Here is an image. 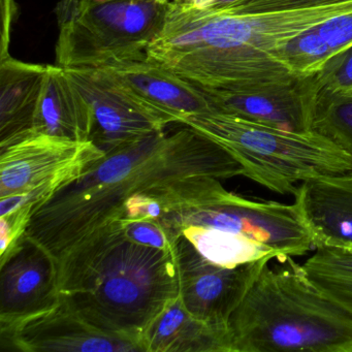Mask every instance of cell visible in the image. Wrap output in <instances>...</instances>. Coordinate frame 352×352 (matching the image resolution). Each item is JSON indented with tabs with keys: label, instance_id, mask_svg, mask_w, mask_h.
I'll list each match as a JSON object with an SVG mask.
<instances>
[{
	"label": "cell",
	"instance_id": "obj_1",
	"mask_svg": "<svg viewBox=\"0 0 352 352\" xmlns=\"http://www.w3.org/2000/svg\"><path fill=\"white\" fill-rule=\"evenodd\" d=\"M168 127L107 154L32 210L24 238L52 258L55 275L109 230L127 199L153 195L175 213L218 199L228 191L222 181L243 176L242 164L213 140L188 125Z\"/></svg>",
	"mask_w": 352,
	"mask_h": 352
},
{
	"label": "cell",
	"instance_id": "obj_2",
	"mask_svg": "<svg viewBox=\"0 0 352 352\" xmlns=\"http://www.w3.org/2000/svg\"><path fill=\"white\" fill-rule=\"evenodd\" d=\"M263 267L230 319L232 352H352V313L294 257Z\"/></svg>",
	"mask_w": 352,
	"mask_h": 352
},
{
	"label": "cell",
	"instance_id": "obj_3",
	"mask_svg": "<svg viewBox=\"0 0 352 352\" xmlns=\"http://www.w3.org/2000/svg\"><path fill=\"white\" fill-rule=\"evenodd\" d=\"M352 12V0L333 5L238 13L228 8L187 7L181 32L193 60L232 83H277L294 76L279 51L296 36Z\"/></svg>",
	"mask_w": 352,
	"mask_h": 352
},
{
	"label": "cell",
	"instance_id": "obj_4",
	"mask_svg": "<svg viewBox=\"0 0 352 352\" xmlns=\"http://www.w3.org/2000/svg\"><path fill=\"white\" fill-rule=\"evenodd\" d=\"M60 296L96 327L127 338L143 350L146 329L180 296L177 244L158 249L123 241L98 257Z\"/></svg>",
	"mask_w": 352,
	"mask_h": 352
},
{
	"label": "cell",
	"instance_id": "obj_5",
	"mask_svg": "<svg viewBox=\"0 0 352 352\" xmlns=\"http://www.w3.org/2000/svg\"><path fill=\"white\" fill-rule=\"evenodd\" d=\"M181 124L226 148L242 164L243 176L279 195H294L310 179L352 170V158L313 131L292 133L216 110Z\"/></svg>",
	"mask_w": 352,
	"mask_h": 352
},
{
	"label": "cell",
	"instance_id": "obj_6",
	"mask_svg": "<svg viewBox=\"0 0 352 352\" xmlns=\"http://www.w3.org/2000/svg\"><path fill=\"white\" fill-rule=\"evenodd\" d=\"M168 1L59 0L55 65L65 69H104L146 56L160 34Z\"/></svg>",
	"mask_w": 352,
	"mask_h": 352
},
{
	"label": "cell",
	"instance_id": "obj_7",
	"mask_svg": "<svg viewBox=\"0 0 352 352\" xmlns=\"http://www.w3.org/2000/svg\"><path fill=\"white\" fill-rule=\"evenodd\" d=\"M162 224L176 238L189 226L243 234L275 249L281 259L302 256L315 249L314 236L296 203L251 201L228 190L205 205L168 214Z\"/></svg>",
	"mask_w": 352,
	"mask_h": 352
},
{
	"label": "cell",
	"instance_id": "obj_8",
	"mask_svg": "<svg viewBox=\"0 0 352 352\" xmlns=\"http://www.w3.org/2000/svg\"><path fill=\"white\" fill-rule=\"evenodd\" d=\"M106 156L92 141L28 133L0 146V197L28 192L38 207Z\"/></svg>",
	"mask_w": 352,
	"mask_h": 352
},
{
	"label": "cell",
	"instance_id": "obj_9",
	"mask_svg": "<svg viewBox=\"0 0 352 352\" xmlns=\"http://www.w3.org/2000/svg\"><path fill=\"white\" fill-rule=\"evenodd\" d=\"M1 322V344L20 351H143L122 336L109 333L86 319L65 296L43 310Z\"/></svg>",
	"mask_w": 352,
	"mask_h": 352
},
{
	"label": "cell",
	"instance_id": "obj_10",
	"mask_svg": "<svg viewBox=\"0 0 352 352\" xmlns=\"http://www.w3.org/2000/svg\"><path fill=\"white\" fill-rule=\"evenodd\" d=\"M94 113L91 141L106 154L173 125L102 69H65Z\"/></svg>",
	"mask_w": 352,
	"mask_h": 352
},
{
	"label": "cell",
	"instance_id": "obj_11",
	"mask_svg": "<svg viewBox=\"0 0 352 352\" xmlns=\"http://www.w3.org/2000/svg\"><path fill=\"white\" fill-rule=\"evenodd\" d=\"M180 296L187 310L217 329L230 331V317L271 258L236 267L214 265L181 236L177 241Z\"/></svg>",
	"mask_w": 352,
	"mask_h": 352
},
{
	"label": "cell",
	"instance_id": "obj_12",
	"mask_svg": "<svg viewBox=\"0 0 352 352\" xmlns=\"http://www.w3.org/2000/svg\"><path fill=\"white\" fill-rule=\"evenodd\" d=\"M320 87L316 75L236 90L201 89L212 110L292 133L311 131Z\"/></svg>",
	"mask_w": 352,
	"mask_h": 352
},
{
	"label": "cell",
	"instance_id": "obj_13",
	"mask_svg": "<svg viewBox=\"0 0 352 352\" xmlns=\"http://www.w3.org/2000/svg\"><path fill=\"white\" fill-rule=\"evenodd\" d=\"M0 261V321L32 314L56 302L54 263L38 245L23 236Z\"/></svg>",
	"mask_w": 352,
	"mask_h": 352
},
{
	"label": "cell",
	"instance_id": "obj_14",
	"mask_svg": "<svg viewBox=\"0 0 352 352\" xmlns=\"http://www.w3.org/2000/svg\"><path fill=\"white\" fill-rule=\"evenodd\" d=\"M102 69L173 124L212 110L201 88L149 60L147 56L115 63Z\"/></svg>",
	"mask_w": 352,
	"mask_h": 352
},
{
	"label": "cell",
	"instance_id": "obj_15",
	"mask_svg": "<svg viewBox=\"0 0 352 352\" xmlns=\"http://www.w3.org/2000/svg\"><path fill=\"white\" fill-rule=\"evenodd\" d=\"M294 195L314 236L315 249H352V170L310 179L298 185Z\"/></svg>",
	"mask_w": 352,
	"mask_h": 352
},
{
	"label": "cell",
	"instance_id": "obj_16",
	"mask_svg": "<svg viewBox=\"0 0 352 352\" xmlns=\"http://www.w3.org/2000/svg\"><path fill=\"white\" fill-rule=\"evenodd\" d=\"M94 113L65 69L48 65L32 133L91 141Z\"/></svg>",
	"mask_w": 352,
	"mask_h": 352
},
{
	"label": "cell",
	"instance_id": "obj_17",
	"mask_svg": "<svg viewBox=\"0 0 352 352\" xmlns=\"http://www.w3.org/2000/svg\"><path fill=\"white\" fill-rule=\"evenodd\" d=\"M47 65L0 60V146L34 131Z\"/></svg>",
	"mask_w": 352,
	"mask_h": 352
},
{
	"label": "cell",
	"instance_id": "obj_18",
	"mask_svg": "<svg viewBox=\"0 0 352 352\" xmlns=\"http://www.w3.org/2000/svg\"><path fill=\"white\" fill-rule=\"evenodd\" d=\"M142 347L147 352H232L230 331L197 318L180 296L146 329Z\"/></svg>",
	"mask_w": 352,
	"mask_h": 352
},
{
	"label": "cell",
	"instance_id": "obj_19",
	"mask_svg": "<svg viewBox=\"0 0 352 352\" xmlns=\"http://www.w3.org/2000/svg\"><path fill=\"white\" fill-rule=\"evenodd\" d=\"M181 236L204 258L219 267H236L265 258L281 259L275 249L243 234L219 228L189 226L183 228Z\"/></svg>",
	"mask_w": 352,
	"mask_h": 352
},
{
	"label": "cell",
	"instance_id": "obj_20",
	"mask_svg": "<svg viewBox=\"0 0 352 352\" xmlns=\"http://www.w3.org/2000/svg\"><path fill=\"white\" fill-rule=\"evenodd\" d=\"M311 131L329 140L352 158V90L331 89L320 83Z\"/></svg>",
	"mask_w": 352,
	"mask_h": 352
},
{
	"label": "cell",
	"instance_id": "obj_21",
	"mask_svg": "<svg viewBox=\"0 0 352 352\" xmlns=\"http://www.w3.org/2000/svg\"><path fill=\"white\" fill-rule=\"evenodd\" d=\"M302 265L319 288L352 313V249L318 247Z\"/></svg>",
	"mask_w": 352,
	"mask_h": 352
},
{
	"label": "cell",
	"instance_id": "obj_22",
	"mask_svg": "<svg viewBox=\"0 0 352 352\" xmlns=\"http://www.w3.org/2000/svg\"><path fill=\"white\" fill-rule=\"evenodd\" d=\"M331 55L333 51L318 28L296 36L279 51L282 63L298 77L316 75Z\"/></svg>",
	"mask_w": 352,
	"mask_h": 352
},
{
	"label": "cell",
	"instance_id": "obj_23",
	"mask_svg": "<svg viewBox=\"0 0 352 352\" xmlns=\"http://www.w3.org/2000/svg\"><path fill=\"white\" fill-rule=\"evenodd\" d=\"M321 85L337 90H352V44L335 53L317 73Z\"/></svg>",
	"mask_w": 352,
	"mask_h": 352
},
{
	"label": "cell",
	"instance_id": "obj_24",
	"mask_svg": "<svg viewBox=\"0 0 352 352\" xmlns=\"http://www.w3.org/2000/svg\"><path fill=\"white\" fill-rule=\"evenodd\" d=\"M350 0H241L232 6V11L238 13L274 11L292 8L313 7V6L333 5Z\"/></svg>",
	"mask_w": 352,
	"mask_h": 352
},
{
	"label": "cell",
	"instance_id": "obj_25",
	"mask_svg": "<svg viewBox=\"0 0 352 352\" xmlns=\"http://www.w3.org/2000/svg\"><path fill=\"white\" fill-rule=\"evenodd\" d=\"M318 32L331 47L333 55L339 52L352 44V12L329 20L319 26Z\"/></svg>",
	"mask_w": 352,
	"mask_h": 352
},
{
	"label": "cell",
	"instance_id": "obj_26",
	"mask_svg": "<svg viewBox=\"0 0 352 352\" xmlns=\"http://www.w3.org/2000/svg\"><path fill=\"white\" fill-rule=\"evenodd\" d=\"M17 15L15 0H1V48L0 60L11 56L9 52L12 24Z\"/></svg>",
	"mask_w": 352,
	"mask_h": 352
},
{
	"label": "cell",
	"instance_id": "obj_27",
	"mask_svg": "<svg viewBox=\"0 0 352 352\" xmlns=\"http://www.w3.org/2000/svg\"><path fill=\"white\" fill-rule=\"evenodd\" d=\"M182 1L199 9H209V8L230 7L241 0H182Z\"/></svg>",
	"mask_w": 352,
	"mask_h": 352
},
{
	"label": "cell",
	"instance_id": "obj_28",
	"mask_svg": "<svg viewBox=\"0 0 352 352\" xmlns=\"http://www.w3.org/2000/svg\"><path fill=\"white\" fill-rule=\"evenodd\" d=\"M92 3H102V1H107V0H90Z\"/></svg>",
	"mask_w": 352,
	"mask_h": 352
},
{
	"label": "cell",
	"instance_id": "obj_29",
	"mask_svg": "<svg viewBox=\"0 0 352 352\" xmlns=\"http://www.w3.org/2000/svg\"><path fill=\"white\" fill-rule=\"evenodd\" d=\"M164 1H170V0H164Z\"/></svg>",
	"mask_w": 352,
	"mask_h": 352
}]
</instances>
